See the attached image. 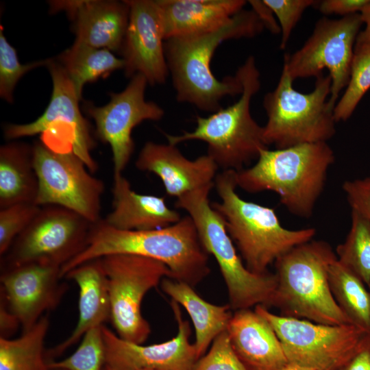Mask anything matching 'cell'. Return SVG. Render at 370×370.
<instances>
[{"instance_id":"6da1fadb","label":"cell","mask_w":370,"mask_h":370,"mask_svg":"<svg viewBox=\"0 0 370 370\" xmlns=\"http://www.w3.org/2000/svg\"><path fill=\"white\" fill-rule=\"evenodd\" d=\"M114 254H132L165 264L171 279L195 288L210 273L209 254L203 247L195 225L186 215L170 226L151 230H121L101 219L92 223L86 247L61 267L64 275L86 262Z\"/></svg>"},{"instance_id":"7a4b0ae2","label":"cell","mask_w":370,"mask_h":370,"mask_svg":"<svg viewBox=\"0 0 370 370\" xmlns=\"http://www.w3.org/2000/svg\"><path fill=\"white\" fill-rule=\"evenodd\" d=\"M264 29L252 10L243 9L219 28L164 40L165 56L177 100L213 113L221 108L220 101L223 97L241 95L243 88L238 75L218 79L212 72L211 60L223 41L253 38Z\"/></svg>"},{"instance_id":"3957f363","label":"cell","mask_w":370,"mask_h":370,"mask_svg":"<svg viewBox=\"0 0 370 370\" xmlns=\"http://www.w3.org/2000/svg\"><path fill=\"white\" fill-rule=\"evenodd\" d=\"M334 161V151L327 142L264 149L253 166L236 172L237 187L251 193L273 192L290 213L308 219Z\"/></svg>"},{"instance_id":"277c9868","label":"cell","mask_w":370,"mask_h":370,"mask_svg":"<svg viewBox=\"0 0 370 370\" xmlns=\"http://www.w3.org/2000/svg\"><path fill=\"white\" fill-rule=\"evenodd\" d=\"M236 172L227 170L217 173L214 184L220 201L211 206L222 217L246 267L254 273L263 274L293 247L312 240L316 230L287 229L273 208L242 199L236 190Z\"/></svg>"},{"instance_id":"5b68a950","label":"cell","mask_w":370,"mask_h":370,"mask_svg":"<svg viewBox=\"0 0 370 370\" xmlns=\"http://www.w3.org/2000/svg\"><path fill=\"white\" fill-rule=\"evenodd\" d=\"M335 259L328 243L313 239L280 257L274 263L276 287L269 306L279 309L283 317L326 325L353 324L330 287L328 271Z\"/></svg>"},{"instance_id":"8992f818","label":"cell","mask_w":370,"mask_h":370,"mask_svg":"<svg viewBox=\"0 0 370 370\" xmlns=\"http://www.w3.org/2000/svg\"><path fill=\"white\" fill-rule=\"evenodd\" d=\"M236 73L243 88L236 102L208 116H197V126L192 132L180 135L165 134L168 143L173 145L193 140L205 142L207 154L223 171H241L257 160L261 150L269 148L263 126L254 119L250 112L251 99L260 88L254 57L249 56Z\"/></svg>"},{"instance_id":"52a82bcc","label":"cell","mask_w":370,"mask_h":370,"mask_svg":"<svg viewBox=\"0 0 370 370\" xmlns=\"http://www.w3.org/2000/svg\"><path fill=\"white\" fill-rule=\"evenodd\" d=\"M211 184L177 198L175 207L193 219L201 243L216 260L224 280L232 310L262 305L268 308L276 287L275 273L250 271L237 254L222 217L212 207Z\"/></svg>"},{"instance_id":"ba28073f","label":"cell","mask_w":370,"mask_h":370,"mask_svg":"<svg viewBox=\"0 0 370 370\" xmlns=\"http://www.w3.org/2000/svg\"><path fill=\"white\" fill-rule=\"evenodd\" d=\"M283 66L275 89L263 99L267 121L264 127L267 145L284 149L304 143L327 142L336 133L335 106L328 101L332 79L330 75L316 77L314 88L302 93Z\"/></svg>"},{"instance_id":"9c48e42d","label":"cell","mask_w":370,"mask_h":370,"mask_svg":"<svg viewBox=\"0 0 370 370\" xmlns=\"http://www.w3.org/2000/svg\"><path fill=\"white\" fill-rule=\"evenodd\" d=\"M278 336L288 363L314 370H340L370 334L354 324L326 325L278 315L258 305Z\"/></svg>"},{"instance_id":"30bf717a","label":"cell","mask_w":370,"mask_h":370,"mask_svg":"<svg viewBox=\"0 0 370 370\" xmlns=\"http://www.w3.org/2000/svg\"><path fill=\"white\" fill-rule=\"evenodd\" d=\"M101 260L108 279L110 321L116 334L143 344L151 333L141 312L143 299L164 278H171V273L163 262L136 255H109Z\"/></svg>"},{"instance_id":"8fae6325","label":"cell","mask_w":370,"mask_h":370,"mask_svg":"<svg viewBox=\"0 0 370 370\" xmlns=\"http://www.w3.org/2000/svg\"><path fill=\"white\" fill-rule=\"evenodd\" d=\"M33 146L34 166L38 180L35 204L56 205L95 223L101 219L104 183L94 177L72 151L60 152L42 141Z\"/></svg>"},{"instance_id":"7c38bea8","label":"cell","mask_w":370,"mask_h":370,"mask_svg":"<svg viewBox=\"0 0 370 370\" xmlns=\"http://www.w3.org/2000/svg\"><path fill=\"white\" fill-rule=\"evenodd\" d=\"M362 24L360 13L338 19L319 18L303 46L284 54L283 66L291 79L316 78L327 69L332 79L328 101L336 106L349 81L354 46Z\"/></svg>"},{"instance_id":"4fadbf2b","label":"cell","mask_w":370,"mask_h":370,"mask_svg":"<svg viewBox=\"0 0 370 370\" xmlns=\"http://www.w3.org/2000/svg\"><path fill=\"white\" fill-rule=\"evenodd\" d=\"M92 225L66 208L41 206L32 222L1 257V270L35 262L62 267L86 247Z\"/></svg>"},{"instance_id":"5bb4252c","label":"cell","mask_w":370,"mask_h":370,"mask_svg":"<svg viewBox=\"0 0 370 370\" xmlns=\"http://www.w3.org/2000/svg\"><path fill=\"white\" fill-rule=\"evenodd\" d=\"M147 84L145 76L136 74L123 90L110 93L106 105L84 104V111L95 121L97 138L110 146L114 174L122 173L131 159L133 129L144 121H159L164 114L160 106L145 100Z\"/></svg>"},{"instance_id":"9a60e30c","label":"cell","mask_w":370,"mask_h":370,"mask_svg":"<svg viewBox=\"0 0 370 370\" xmlns=\"http://www.w3.org/2000/svg\"><path fill=\"white\" fill-rule=\"evenodd\" d=\"M47 66L51 76L53 90L45 111L33 122L6 125L3 130L4 136L8 140L31 136L61 123L69 129L71 151L93 173L98 169V164L90 154L95 143L91 136L90 125L80 112L79 101L81 99L58 62L51 59Z\"/></svg>"},{"instance_id":"2e32d148","label":"cell","mask_w":370,"mask_h":370,"mask_svg":"<svg viewBox=\"0 0 370 370\" xmlns=\"http://www.w3.org/2000/svg\"><path fill=\"white\" fill-rule=\"evenodd\" d=\"M177 325L171 340L143 345L127 341L102 325L106 365L115 370H193L199 359L194 343L190 342L191 329L182 317L180 305L170 302Z\"/></svg>"},{"instance_id":"e0dca14e","label":"cell","mask_w":370,"mask_h":370,"mask_svg":"<svg viewBox=\"0 0 370 370\" xmlns=\"http://www.w3.org/2000/svg\"><path fill=\"white\" fill-rule=\"evenodd\" d=\"M60 270V266L39 262L1 270V296L18 318L23 332L61 301L68 286L61 281Z\"/></svg>"},{"instance_id":"ac0fdd59","label":"cell","mask_w":370,"mask_h":370,"mask_svg":"<svg viewBox=\"0 0 370 370\" xmlns=\"http://www.w3.org/2000/svg\"><path fill=\"white\" fill-rule=\"evenodd\" d=\"M129 23L121 53L124 72L141 74L150 85L164 84L169 75L164 37L156 0H127Z\"/></svg>"},{"instance_id":"d6986e66","label":"cell","mask_w":370,"mask_h":370,"mask_svg":"<svg viewBox=\"0 0 370 370\" xmlns=\"http://www.w3.org/2000/svg\"><path fill=\"white\" fill-rule=\"evenodd\" d=\"M51 12L64 10L73 21L75 42L121 52L130 17L126 1H53Z\"/></svg>"},{"instance_id":"ffe728a7","label":"cell","mask_w":370,"mask_h":370,"mask_svg":"<svg viewBox=\"0 0 370 370\" xmlns=\"http://www.w3.org/2000/svg\"><path fill=\"white\" fill-rule=\"evenodd\" d=\"M135 165L140 171L156 175L166 193L177 199L213 184L219 169L208 154L192 160L183 156L176 145L151 141L144 145Z\"/></svg>"},{"instance_id":"44dd1931","label":"cell","mask_w":370,"mask_h":370,"mask_svg":"<svg viewBox=\"0 0 370 370\" xmlns=\"http://www.w3.org/2000/svg\"><path fill=\"white\" fill-rule=\"evenodd\" d=\"M226 331L234 352L247 370H280L288 364L274 330L255 310H235Z\"/></svg>"},{"instance_id":"7402d4cb","label":"cell","mask_w":370,"mask_h":370,"mask_svg":"<svg viewBox=\"0 0 370 370\" xmlns=\"http://www.w3.org/2000/svg\"><path fill=\"white\" fill-rule=\"evenodd\" d=\"M112 210L103 222L121 230H151L178 222L180 214L166 205L164 198L140 194L123 173L113 174Z\"/></svg>"},{"instance_id":"603a6c76","label":"cell","mask_w":370,"mask_h":370,"mask_svg":"<svg viewBox=\"0 0 370 370\" xmlns=\"http://www.w3.org/2000/svg\"><path fill=\"white\" fill-rule=\"evenodd\" d=\"M64 278L74 281L79 287L78 321L71 335L47 352L50 359L77 343L88 330L110 319L108 279L101 258L76 267Z\"/></svg>"},{"instance_id":"cb8c5ba5","label":"cell","mask_w":370,"mask_h":370,"mask_svg":"<svg viewBox=\"0 0 370 370\" xmlns=\"http://www.w3.org/2000/svg\"><path fill=\"white\" fill-rule=\"evenodd\" d=\"M164 40L209 32L243 10L244 0H156Z\"/></svg>"},{"instance_id":"d4e9b609","label":"cell","mask_w":370,"mask_h":370,"mask_svg":"<svg viewBox=\"0 0 370 370\" xmlns=\"http://www.w3.org/2000/svg\"><path fill=\"white\" fill-rule=\"evenodd\" d=\"M160 284L162 291L189 314L195 332L194 345L198 358H201L214 339L226 330L233 314L231 307L209 303L193 287L169 278H164Z\"/></svg>"},{"instance_id":"484cf974","label":"cell","mask_w":370,"mask_h":370,"mask_svg":"<svg viewBox=\"0 0 370 370\" xmlns=\"http://www.w3.org/2000/svg\"><path fill=\"white\" fill-rule=\"evenodd\" d=\"M38 191L33 146L16 141L1 145L0 209L17 204H35Z\"/></svg>"},{"instance_id":"4316f807","label":"cell","mask_w":370,"mask_h":370,"mask_svg":"<svg viewBox=\"0 0 370 370\" xmlns=\"http://www.w3.org/2000/svg\"><path fill=\"white\" fill-rule=\"evenodd\" d=\"M58 59L80 99L86 83L105 78L116 70L123 69L125 64L123 58H116L108 49L92 47L75 41L60 54Z\"/></svg>"},{"instance_id":"83f0119b","label":"cell","mask_w":370,"mask_h":370,"mask_svg":"<svg viewBox=\"0 0 370 370\" xmlns=\"http://www.w3.org/2000/svg\"><path fill=\"white\" fill-rule=\"evenodd\" d=\"M49 326V315L45 314L20 337H0V370H51L44 349Z\"/></svg>"},{"instance_id":"f1b7e54d","label":"cell","mask_w":370,"mask_h":370,"mask_svg":"<svg viewBox=\"0 0 370 370\" xmlns=\"http://www.w3.org/2000/svg\"><path fill=\"white\" fill-rule=\"evenodd\" d=\"M328 280L332 295L351 322L370 333V292L363 282L336 259Z\"/></svg>"},{"instance_id":"f546056e","label":"cell","mask_w":370,"mask_h":370,"mask_svg":"<svg viewBox=\"0 0 370 370\" xmlns=\"http://www.w3.org/2000/svg\"><path fill=\"white\" fill-rule=\"evenodd\" d=\"M351 227L345 241L336 249L337 260L370 287V225L352 210Z\"/></svg>"},{"instance_id":"4dcf8cb0","label":"cell","mask_w":370,"mask_h":370,"mask_svg":"<svg viewBox=\"0 0 370 370\" xmlns=\"http://www.w3.org/2000/svg\"><path fill=\"white\" fill-rule=\"evenodd\" d=\"M369 88L370 45L355 43L349 81L334 110L336 123L350 118Z\"/></svg>"},{"instance_id":"1f68e13d","label":"cell","mask_w":370,"mask_h":370,"mask_svg":"<svg viewBox=\"0 0 370 370\" xmlns=\"http://www.w3.org/2000/svg\"><path fill=\"white\" fill-rule=\"evenodd\" d=\"M105 363V345L101 325L84 335L79 346L72 355L61 361H49L48 365L51 370H103Z\"/></svg>"},{"instance_id":"d6a6232c","label":"cell","mask_w":370,"mask_h":370,"mask_svg":"<svg viewBox=\"0 0 370 370\" xmlns=\"http://www.w3.org/2000/svg\"><path fill=\"white\" fill-rule=\"evenodd\" d=\"M51 59L22 64L18 59L15 49L4 36L3 27L0 29V96L9 103L13 102L14 88L21 79L28 71L41 66H47Z\"/></svg>"},{"instance_id":"836d02e7","label":"cell","mask_w":370,"mask_h":370,"mask_svg":"<svg viewBox=\"0 0 370 370\" xmlns=\"http://www.w3.org/2000/svg\"><path fill=\"white\" fill-rule=\"evenodd\" d=\"M41 206L34 203L14 204L0 209V255L4 256L29 226Z\"/></svg>"},{"instance_id":"e575fe53","label":"cell","mask_w":370,"mask_h":370,"mask_svg":"<svg viewBox=\"0 0 370 370\" xmlns=\"http://www.w3.org/2000/svg\"><path fill=\"white\" fill-rule=\"evenodd\" d=\"M193 370H247L234 352L227 331L212 341L206 354L196 362Z\"/></svg>"},{"instance_id":"d590c367","label":"cell","mask_w":370,"mask_h":370,"mask_svg":"<svg viewBox=\"0 0 370 370\" xmlns=\"http://www.w3.org/2000/svg\"><path fill=\"white\" fill-rule=\"evenodd\" d=\"M263 1L271 9L278 18L282 34L280 44L281 49L286 48L292 31L304 12L318 2L314 0H263Z\"/></svg>"},{"instance_id":"8d00e7d4","label":"cell","mask_w":370,"mask_h":370,"mask_svg":"<svg viewBox=\"0 0 370 370\" xmlns=\"http://www.w3.org/2000/svg\"><path fill=\"white\" fill-rule=\"evenodd\" d=\"M343 190L352 210L360 213L370 225V185L365 179L347 180Z\"/></svg>"},{"instance_id":"74e56055","label":"cell","mask_w":370,"mask_h":370,"mask_svg":"<svg viewBox=\"0 0 370 370\" xmlns=\"http://www.w3.org/2000/svg\"><path fill=\"white\" fill-rule=\"evenodd\" d=\"M369 0H323L318 1V10L324 15L336 14L342 17L360 13Z\"/></svg>"},{"instance_id":"f35d334b","label":"cell","mask_w":370,"mask_h":370,"mask_svg":"<svg viewBox=\"0 0 370 370\" xmlns=\"http://www.w3.org/2000/svg\"><path fill=\"white\" fill-rule=\"evenodd\" d=\"M248 2L252 8L251 10L264 25V28L273 34L281 33L280 25L275 19L274 13L263 1L251 0Z\"/></svg>"},{"instance_id":"ab89813d","label":"cell","mask_w":370,"mask_h":370,"mask_svg":"<svg viewBox=\"0 0 370 370\" xmlns=\"http://www.w3.org/2000/svg\"><path fill=\"white\" fill-rule=\"evenodd\" d=\"M340 370H370V334Z\"/></svg>"},{"instance_id":"60d3db41","label":"cell","mask_w":370,"mask_h":370,"mask_svg":"<svg viewBox=\"0 0 370 370\" xmlns=\"http://www.w3.org/2000/svg\"><path fill=\"white\" fill-rule=\"evenodd\" d=\"M21 323L18 318L8 308L5 299L1 296L0 301V333L1 337L8 338Z\"/></svg>"},{"instance_id":"b9f144b4","label":"cell","mask_w":370,"mask_h":370,"mask_svg":"<svg viewBox=\"0 0 370 370\" xmlns=\"http://www.w3.org/2000/svg\"><path fill=\"white\" fill-rule=\"evenodd\" d=\"M360 14L365 27L362 31H360L356 43L370 45V0Z\"/></svg>"},{"instance_id":"7bdbcfd3","label":"cell","mask_w":370,"mask_h":370,"mask_svg":"<svg viewBox=\"0 0 370 370\" xmlns=\"http://www.w3.org/2000/svg\"><path fill=\"white\" fill-rule=\"evenodd\" d=\"M280 370H314V369L301 367V366L295 365V364L288 363L287 365H286L284 367H283Z\"/></svg>"},{"instance_id":"ee69618b","label":"cell","mask_w":370,"mask_h":370,"mask_svg":"<svg viewBox=\"0 0 370 370\" xmlns=\"http://www.w3.org/2000/svg\"><path fill=\"white\" fill-rule=\"evenodd\" d=\"M103 370H115V369H114L113 368H112L109 365L105 364V365H104V367L103 368Z\"/></svg>"},{"instance_id":"f6af8a7d","label":"cell","mask_w":370,"mask_h":370,"mask_svg":"<svg viewBox=\"0 0 370 370\" xmlns=\"http://www.w3.org/2000/svg\"><path fill=\"white\" fill-rule=\"evenodd\" d=\"M365 180H366L367 182L370 185V177H369L365 178Z\"/></svg>"},{"instance_id":"bcb514c9","label":"cell","mask_w":370,"mask_h":370,"mask_svg":"<svg viewBox=\"0 0 370 370\" xmlns=\"http://www.w3.org/2000/svg\"><path fill=\"white\" fill-rule=\"evenodd\" d=\"M369 292H370V287L369 288Z\"/></svg>"},{"instance_id":"7dc6e473","label":"cell","mask_w":370,"mask_h":370,"mask_svg":"<svg viewBox=\"0 0 370 370\" xmlns=\"http://www.w3.org/2000/svg\"><path fill=\"white\" fill-rule=\"evenodd\" d=\"M55 370H58V369H55Z\"/></svg>"}]
</instances>
